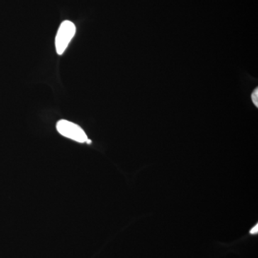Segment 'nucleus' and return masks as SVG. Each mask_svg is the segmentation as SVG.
I'll use <instances>...</instances> for the list:
<instances>
[{
    "mask_svg": "<svg viewBox=\"0 0 258 258\" xmlns=\"http://www.w3.org/2000/svg\"><path fill=\"white\" fill-rule=\"evenodd\" d=\"M76 32V25L72 22L66 20L61 23L55 37L56 51L58 55L64 53L70 42L74 38Z\"/></svg>",
    "mask_w": 258,
    "mask_h": 258,
    "instance_id": "1",
    "label": "nucleus"
},
{
    "mask_svg": "<svg viewBox=\"0 0 258 258\" xmlns=\"http://www.w3.org/2000/svg\"><path fill=\"white\" fill-rule=\"evenodd\" d=\"M258 232V225L257 224H256L253 227H252V229H251L250 230H249V233L250 234V235H257Z\"/></svg>",
    "mask_w": 258,
    "mask_h": 258,
    "instance_id": "4",
    "label": "nucleus"
},
{
    "mask_svg": "<svg viewBox=\"0 0 258 258\" xmlns=\"http://www.w3.org/2000/svg\"><path fill=\"white\" fill-rule=\"evenodd\" d=\"M251 100H252V103H253L254 106L256 108H258V88H255V89L252 91V94H251Z\"/></svg>",
    "mask_w": 258,
    "mask_h": 258,
    "instance_id": "3",
    "label": "nucleus"
},
{
    "mask_svg": "<svg viewBox=\"0 0 258 258\" xmlns=\"http://www.w3.org/2000/svg\"><path fill=\"white\" fill-rule=\"evenodd\" d=\"M56 128L61 135L79 143H84L88 140L87 135L83 128L69 120H59L56 125Z\"/></svg>",
    "mask_w": 258,
    "mask_h": 258,
    "instance_id": "2",
    "label": "nucleus"
}]
</instances>
